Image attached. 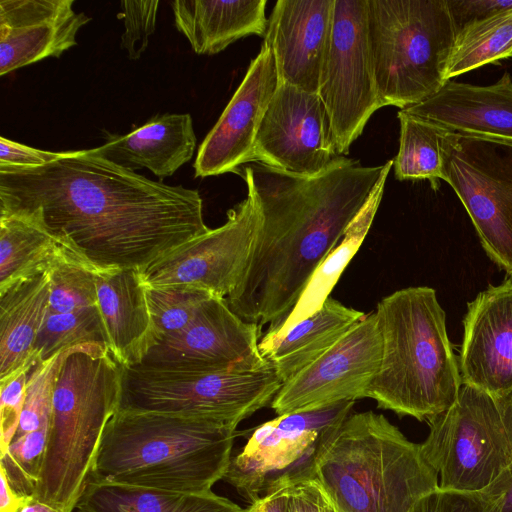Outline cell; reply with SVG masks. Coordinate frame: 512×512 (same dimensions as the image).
<instances>
[{"instance_id": "34", "label": "cell", "mask_w": 512, "mask_h": 512, "mask_svg": "<svg viewBox=\"0 0 512 512\" xmlns=\"http://www.w3.org/2000/svg\"><path fill=\"white\" fill-rule=\"evenodd\" d=\"M146 293L157 344L185 329L205 302L215 295L184 284L146 286Z\"/></svg>"}, {"instance_id": "39", "label": "cell", "mask_w": 512, "mask_h": 512, "mask_svg": "<svg viewBox=\"0 0 512 512\" xmlns=\"http://www.w3.org/2000/svg\"><path fill=\"white\" fill-rule=\"evenodd\" d=\"M61 156V152L35 149L18 142L0 137V166L40 167Z\"/></svg>"}, {"instance_id": "26", "label": "cell", "mask_w": 512, "mask_h": 512, "mask_svg": "<svg viewBox=\"0 0 512 512\" xmlns=\"http://www.w3.org/2000/svg\"><path fill=\"white\" fill-rule=\"evenodd\" d=\"M49 298L48 269L0 294V379L37 361L34 345L48 312Z\"/></svg>"}, {"instance_id": "17", "label": "cell", "mask_w": 512, "mask_h": 512, "mask_svg": "<svg viewBox=\"0 0 512 512\" xmlns=\"http://www.w3.org/2000/svg\"><path fill=\"white\" fill-rule=\"evenodd\" d=\"M278 85L272 49L263 41L241 84L199 146L195 177L236 173L253 161L256 135Z\"/></svg>"}, {"instance_id": "31", "label": "cell", "mask_w": 512, "mask_h": 512, "mask_svg": "<svg viewBox=\"0 0 512 512\" xmlns=\"http://www.w3.org/2000/svg\"><path fill=\"white\" fill-rule=\"evenodd\" d=\"M400 122L399 150L393 159L396 179L430 181L438 188L442 178V141L446 130L416 119L402 110L397 114Z\"/></svg>"}, {"instance_id": "20", "label": "cell", "mask_w": 512, "mask_h": 512, "mask_svg": "<svg viewBox=\"0 0 512 512\" xmlns=\"http://www.w3.org/2000/svg\"><path fill=\"white\" fill-rule=\"evenodd\" d=\"M74 0H0V75L48 57H60L77 44L91 18L73 9Z\"/></svg>"}, {"instance_id": "32", "label": "cell", "mask_w": 512, "mask_h": 512, "mask_svg": "<svg viewBox=\"0 0 512 512\" xmlns=\"http://www.w3.org/2000/svg\"><path fill=\"white\" fill-rule=\"evenodd\" d=\"M87 343H104L108 346L97 305L68 313L47 312L33 352L38 362H44L60 351Z\"/></svg>"}, {"instance_id": "25", "label": "cell", "mask_w": 512, "mask_h": 512, "mask_svg": "<svg viewBox=\"0 0 512 512\" xmlns=\"http://www.w3.org/2000/svg\"><path fill=\"white\" fill-rule=\"evenodd\" d=\"M365 314L329 297L322 307L275 339H260L263 357L285 383L340 340Z\"/></svg>"}, {"instance_id": "28", "label": "cell", "mask_w": 512, "mask_h": 512, "mask_svg": "<svg viewBox=\"0 0 512 512\" xmlns=\"http://www.w3.org/2000/svg\"><path fill=\"white\" fill-rule=\"evenodd\" d=\"M69 253L79 255L35 219L0 214V294Z\"/></svg>"}, {"instance_id": "7", "label": "cell", "mask_w": 512, "mask_h": 512, "mask_svg": "<svg viewBox=\"0 0 512 512\" xmlns=\"http://www.w3.org/2000/svg\"><path fill=\"white\" fill-rule=\"evenodd\" d=\"M367 33L382 107L414 106L447 82L457 33L448 0H368Z\"/></svg>"}, {"instance_id": "8", "label": "cell", "mask_w": 512, "mask_h": 512, "mask_svg": "<svg viewBox=\"0 0 512 512\" xmlns=\"http://www.w3.org/2000/svg\"><path fill=\"white\" fill-rule=\"evenodd\" d=\"M281 385L271 364L217 372L123 366L119 409L207 417L238 426L271 403Z\"/></svg>"}, {"instance_id": "30", "label": "cell", "mask_w": 512, "mask_h": 512, "mask_svg": "<svg viewBox=\"0 0 512 512\" xmlns=\"http://www.w3.org/2000/svg\"><path fill=\"white\" fill-rule=\"evenodd\" d=\"M512 56V8L472 21L455 36L446 79Z\"/></svg>"}, {"instance_id": "21", "label": "cell", "mask_w": 512, "mask_h": 512, "mask_svg": "<svg viewBox=\"0 0 512 512\" xmlns=\"http://www.w3.org/2000/svg\"><path fill=\"white\" fill-rule=\"evenodd\" d=\"M402 111L449 132L512 140V79L478 86L448 80L433 96Z\"/></svg>"}, {"instance_id": "19", "label": "cell", "mask_w": 512, "mask_h": 512, "mask_svg": "<svg viewBox=\"0 0 512 512\" xmlns=\"http://www.w3.org/2000/svg\"><path fill=\"white\" fill-rule=\"evenodd\" d=\"M335 0H278L264 41L273 52L279 82L319 90L329 49Z\"/></svg>"}, {"instance_id": "29", "label": "cell", "mask_w": 512, "mask_h": 512, "mask_svg": "<svg viewBox=\"0 0 512 512\" xmlns=\"http://www.w3.org/2000/svg\"><path fill=\"white\" fill-rule=\"evenodd\" d=\"M387 176L383 177L373 194L350 223L339 243L314 271L298 302L276 329L266 332L264 339L282 336L289 328L318 311L329 298L343 271L356 255L373 223L383 195Z\"/></svg>"}, {"instance_id": "27", "label": "cell", "mask_w": 512, "mask_h": 512, "mask_svg": "<svg viewBox=\"0 0 512 512\" xmlns=\"http://www.w3.org/2000/svg\"><path fill=\"white\" fill-rule=\"evenodd\" d=\"M78 512H245L215 494L184 493L110 483L89 482Z\"/></svg>"}, {"instance_id": "13", "label": "cell", "mask_w": 512, "mask_h": 512, "mask_svg": "<svg viewBox=\"0 0 512 512\" xmlns=\"http://www.w3.org/2000/svg\"><path fill=\"white\" fill-rule=\"evenodd\" d=\"M259 224L257 205L248 194L227 212L223 225L184 242L141 271L145 285L184 284L229 297L245 273Z\"/></svg>"}, {"instance_id": "23", "label": "cell", "mask_w": 512, "mask_h": 512, "mask_svg": "<svg viewBox=\"0 0 512 512\" xmlns=\"http://www.w3.org/2000/svg\"><path fill=\"white\" fill-rule=\"evenodd\" d=\"M196 142L190 114L166 113L128 134H109L106 142L92 151L128 170L146 168L163 179L191 160Z\"/></svg>"}, {"instance_id": "4", "label": "cell", "mask_w": 512, "mask_h": 512, "mask_svg": "<svg viewBox=\"0 0 512 512\" xmlns=\"http://www.w3.org/2000/svg\"><path fill=\"white\" fill-rule=\"evenodd\" d=\"M382 350L366 398L419 421L448 409L462 385L446 314L428 286L397 290L375 310Z\"/></svg>"}, {"instance_id": "38", "label": "cell", "mask_w": 512, "mask_h": 512, "mask_svg": "<svg viewBox=\"0 0 512 512\" xmlns=\"http://www.w3.org/2000/svg\"><path fill=\"white\" fill-rule=\"evenodd\" d=\"M37 361H31L0 379V451L5 452L18 428L25 401L29 373Z\"/></svg>"}, {"instance_id": "16", "label": "cell", "mask_w": 512, "mask_h": 512, "mask_svg": "<svg viewBox=\"0 0 512 512\" xmlns=\"http://www.w3.org/2000/svg\"><path fill=\"white\" fill-rule=\"evenodd\" d=\"M336 157L320 96L279 82L259 126L252 162L312 176Z\"/></svg>"}, {"instance_id": "1", "label": "cell", "mask_w": 512, "mask_h": 512, "mask_svg": "<svg viewBox=\"0 0 512 512\" xmlns=\"http://www.w3.org/2000/svg\"><path fill=\"white\" fill-rule=\"evenodd\" d=\"M27 215L96 268L143 271L206 233L197 190L150 180L92 149L40 167L0 166V214Z\"/></svg>"}, {"instance_id": "15", "label": "cell", "mask_w": 512, "mask_h": 512, "mask_svg": "<svg viewBox=\"0 0 512 512\" xmlns=\"http://www.w3.org/2000/svg\"><path fill=\"white\" fill-rule=\"evenodd\" d=\"M381 350L376 315L365 314L332 347L281 385L270 403L272 409L278 416L366 398Z\"/></svg>"}, {"instance_id": "10", "label": "cell", "mask_w": 512, "mask_h": 512, "mask_svg": "<svg viewBox=\"0 0 512 512\" xmlns=\"http://www.w3.org/2000/svg\"><path fill=\"white\" fill-rule=\"evenodd\" d=\"M427 423L420 449L440 489L483 491L512 476V448L490 394L462 384L454 403Z\"/></svg>"}, {"instance_id": "42", "label": "cell", "mask_w": 512, "mask_h": 512, "mask_svg": "<svg viewBox=\"0 0 512 512\" xmlns=\"http://www.w3.org/2000/svg\"><path fill=\"white\" fill-rule=\"evenodd\" d=\"M289 488L265 495L245 509V512H287Z\"/></svg>"}, {"instance_id": "33", "label": "cell", "mask_w": 512, "mask_h": 512, "mask_svg": "<svg viewBox=\"0 0 512 512\" xmlns=\"http://www.w3.org/2000/svg\"><path fill=\"white\" fill-rule=\"evenodd\" d=\"M97 268L81 256L65 254L49 268L48 313H68L97 305Z\"/></svg>"}, {"instance_id": "14", "label": "cell", "mask_w": 512, "mask_h": 512, "mask_svg": "<svg viewBox=\"0 0 512 512\" xmlns=\"http://www.w3.org/2000/svg\"><path fill=\"white\" fill-rule=\"evenodd\" d=\"M260 329L213 295L185 329L160 341L138 365L182 372L260 369L270 364L259 348Z\"/></svg>"}, {"instance_id": "40", "label": "cell", "mask_w": 512, "mask_h": 512, "mask_svg": "<svg viewBox=\"0 0 512 512\" xmlns=\"http://www.w3.org/2000/svg\"><path fill=\"white\" fill-rule=\"evenodd\" d=\"M457 31L464 25L501 11L512 8V1L477 0L452 1L448 0Z\"/></svg>"}, {"instance_id": "12", "label": "cell", "mask_w": 512, "mask_h": 512, "mask_svg": "<svg viewBox=\"0 0 512 512\" xmlns=\"http://www.w3.org/2000/svg\"><path fill=\"white\" fill-rule=\"evenodd\" d=\"M368 0H335L329 49L318 95L330 122L337 156L349 153L367 122L382 107L367 33Z\"/></svg>"}, {"instance_id": "46", "label": "cell", "mask_w": 512, "mask_h": 512, "mask_svg": "<svg viewBox=\"0 0 512 512\" xmlns=\"http://www.w3.org/2000/svg\"><path fill=\"white\" fill-rule=\"evenodd\" d=\"M503 512H512V481L508 487Z\"/></svg>"}, {"instance_id": "37", "label": "cell", "mask_w": 512, "mask_h": 512, "mask_svg": "<svg viewBox=\"0 0 512 512\" xmlns=\"http://www.w3.org/2000/svg\"><path fill=\"white\" fill-rule=\"evenodd\" d=\"M160 2L157 0L122 1L125 31L121 36V49L127 52L131 60H137L146 50L149 37L156 27Z\"/></svg>"}, {"instance_id": "44", "label": "cell", "mask_w": 512, "mask_h": 512, "mask_svg": "<svg viewBox=\"0 0 512 512\" xmlns=\"http://www.w3.org/2000/svg\"><path fill=\"white\" fill-rule=\"evenodd\" d=\"M0 512H18L26 498L20 497L11 487L6 475L0 470Z\"/></svg>"}, {"instance_id": "22", "label": "cell", "mask_w": 512, "mask_h": 512, "mask_svg": "<svg viewBox=\"0 0 512 512\" xmlns=\"http://www.w3.org/2000/svg\"><path fill=\"white\" fill-rule=\"evenodd\" d=\"M97 306L108 347L124 367L138 365L157 345L142 272L136 268H97Z\"/></svg>"}, {"instance_id": "9", "label": "cell", "mask_w": 512, "mask_h": 512, "mask_svg": "<svg viewBox=\"0 0 512 512\" xmlns=\"http://www.w3.org/2000/svg\"><path fill=\"white\" fill-rule=\"evenodd\" d=\"M355 404L344 400L278 415L256 427L222 480L250 503L315 477L319 458Z\"/></svg>"}, {"instance_id": "11", "label": "cell", "mask_w": 512, "mask_h": 512, "mask_svg": "<svg viewBox=\"0 0 512 512\" xmlns=\"http://www.w3.org/2000/svg\"><path fill=\"white\" fill-rule=\"evenodd\" d=\"M442 180L459 197L492 262L512 274V140L445 131Z\"/></svg>"}, {"instance_id": "41", "label": "cell", "mask_w": 512, "mask_h": 512, "mask_svg": "<svg viewBox=\"0 0 512 512\" xmlns=\"http://www.w3.org/2000/svg\"><path fill=\"white\" fill-rule=\"evenodd\" d=\"M323 503L324 493L314 480L289 488L287 512H322Z\"/></svg>"}, {"instance_id": "3", "label": "cell", "mask_w": 512, "mask_h": 512, "mask_svg": "<svg viewBox=\"0 0 512 512\" xmlns=\"http://www.w3.org/2000/svg\"><path fill=\"white\" fill-rule=\"evenodd\" d=\"M237 425L118 409L108 422L89 482L204 493L225 476Z\"/></svg>"}, {"instance_id": "6", "label": "cell", "mask_w": 512, "mask_h": 512, "mask_svg": "<svg viewBox=\"0 0 512 512\" xmlns=\"http://www.w3.org/2000/svg\"><path fill=\"white\" fill-rule=\"evenodd\" d=\"M314 481L339 512H409L438 473L383 414H350L318 460Z\"/></svg>"}, {"instance_id": "36", "label": "cell", "mask_w": 512, "mask_h": 512, "mask_svg": "<svg viewBox=\"0 0 512 512\" xmlns=\"http://www.w3.org/2000/svg\"><path fill=\"white\" fill-rule=\"evenodd\" d=\"M512 476L483 491L436 489L420 498L409 512H503Z\"/></svg>"}, {"instance_id": "43", "label": "cell", "mask_w": 512, "mask_h": 512, "mask_svg": "<svg viewBox=\"0 0 512 512\" xmlns=\"http://www.w3.org/2000/svg\"><path fill=\"white\" fill-rule=\"evenodd\" d=\"M492 397L512 448V387Z\"/></svg>"}, {"instance_id": "45", "label": "cell", "mask_w": 512, "mask_h": 512, "mask_svg": "<svg viewBox=\"0 0 512 512\" xmlns=\"http://www.w3.org/2000/svg\"><path fill=\"white\" fill-rule=\"evenodd\" d=\"M18 512H62L59 509L41 502L40 500L36 499L35 497H27L21 507L19 508Z\"/></svg>"}, {"instance_id": "18", "label": "cell", "mask_w": 512, "mask_h": 512, "mask_svg": "<svg viewBox=\"0 0 512 512\" xmlns=\"http://www.w3.org/2000/svg\"><path fill=\"white\" fill-rule=\"evenodd\" d=\"M458 365L462 384L491 396L512 387V277L467 304Z\"/></svg>"}, {"instance_id": "47", "label": "cell", "mask_w": 512, "mask_h": 512, "mask_svg": "<svg viewBox=\"0 0 512 512\" xmlns=\"http://www.w3.org/2000/svg\"><path fill=\"white\" fill-rule=\"evenodd\" d=\"M322 512H339V510L335 507V505L331 502V500L327 497V495L325 493H324V503H323V511Z\"/></svg>"}, {"instance_id": "24", "label": "cell", "mask_w": 512, "mask_h": 512, "mask_svg": "<svg viewBox=\"0 0 512 512\" xmlns=\"http://www.w3.org/2000/svg\"><path fill=\"white\" fill-rule=\"evenodd\" d=\"M170 5L176 28L197 54L214 55L241 38L266 35V0H174Z\"/></svg>"}, {"instance_id": "2", "label": "cell", "mask_w": 512, "mask_h": 512, "mask_svg": "<svg viewBox=\"0 0 512 512\" xmlns=\"http://www.w3.org/2000/svg\"><path fill=\"white\" fill-rule=\"evenodd\" d=\"M393 167L363 166L337 156L322 172L296 175L257 162L240 175L260 224L241 282L226 298L243 320L276 329L290 314L314 271Z\"/></svg>"}, {"instance_id": "35", "label": "cell", "mask_w": 512, "mask_h": 512, "mask_svg": "<svg viewBox=\"0 0 512 512\" xmlns=\"http://www.w3.org/2000/svg\"><path fill=\"white\" fill-rule=\"evenodd\" d=\"M69 349L58 352L44 362H37L32 367L27 380L24 406L14 438L50 426L54 385Z\"/></svg>"}, {"instance_id": "5", "label": "cell", "mask_w": 512, "mask_h": 512, "mask_svg": "<svg viewBox=\"0 0 512 512\" xmlns=\"http://www.w3.org/2000/svg\"><path fill=\"white\" fill-rule=\"evenodd\" d=\"M123 365L107 344L71 347L54 385L46 449L33 497L73 512L89 483L105 428L118 411Z\"/></svg>"}]
</instances>
